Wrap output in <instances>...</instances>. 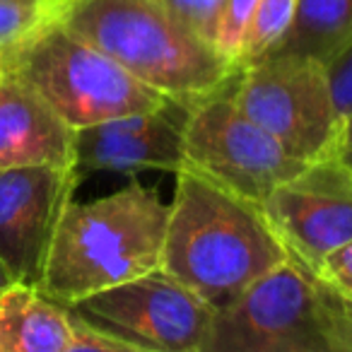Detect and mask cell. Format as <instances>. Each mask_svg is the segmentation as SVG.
Segmentation results:
<instances>
[{
  "label": "cell",
  "mask_w": 352,
  "mask_h": 352,
  "mask_svg": "<svg viewBox=\"0 0 352 352\" xmlns=\"http://www.w3.org/2000/svg\"><path fill=\"white\" fill-rule=\"evenodd\" d=\"M70 309L133 352H208L215 326V309L164 268L89 294Z\"/></svg>",
  "instance_id": "obj_7"
},
{
  "label": "cell",
  "mask_w": 352,
  "mask_h": 352,
  "mask_svg": "<svg viewBox=\"0 0 352 352\" xmlns=\"http://www.w3.org/2000/svg\"><path fill=\"white\" fill-rule=\"evenodd\" d=\"M258 6V0H225L222 8L220 25H217L215 46L236 65L241 51V41H244L246 27H249L254 10Z\"/></svg>",
  "instance_id": "obj_18"
},
{
  "label": "cell",
  "mask_w": 352,
  "mask_h": 352,
  "mask_svg": "<svg viewBox=\"0 0 352 352\" xmlns=\"http://www.w3.org/2000/svg\"><path fill=\"white\" fill-rule=\"evenodd\" d=\"M318 268L352 299V241L338 246L328 256L318 261Z\"/></svg>",
  "instance_id": "obj_20"
},
{
  "label": "cell",
  "mask_w": 352,
  "mask_h": 352,
  "mask_svg": "<svg viewBox=\"0 0 352 352\" xmlns=\"http://www.w3.org/2000/svg\"><path fill=\"white\" fill-rule=\"evenodd\" d=\"M73 311L36 285L0 292V352H73Z\"/></svg>",
  "instance_id": "obj_13"
},
{
  "label": "cell",
  "mask_w": 352,
  "mask_h": 352,
  "mask_svg": "<svg viewBox=\"0 0 352 352\" xmlns=\"http://www.w3.org/2000/svg\"><path fill=\"white\" fill-rule=\"evenodd\" d=\"M12 283H17V280L12 278L10 268H8V265L3 263V261H0V292H3V289H6V287H10Z\"/></svg>",
  "instance_id": "obj_22"
},
{
  "label": "cell",
  "mask_w": 352,
  "mask_h": 352,
  "mask_svg": "<svg viewBox=\"0 0 352 352\" xmlns=\"http://www.w3.org/2000/svg\"><path fill=\"white\" fill-rule=\"evenodd\" d=\"M328 65V75H331L333 85V97H336V107L340 118L352 111V44L345 51L336 56Z\"/></svg>",
  "instance_id": "obj_19"
},
{
  "label": "cell",
  "mask_w": 352,
  "mask_h": 352,
  "mask_svg": "<svg viewBox=\"0 0 352 352\" xmlns=\"http://www.w3.org/2000/svg\"><path fill=\"white\" fill-rule=\"evenodd\" d=\"M157 3L164 6L182 25L215 46L225 0H157Z\"/></svg>",
  "instance_id": "obj_17"
},
{
  "label": "cell",
  "mask_w": 352,
  "mask_h": 352,
  "mask_svg": "<svg viewBox=\"0 0 352 352\" xmlns=\"http://www.w3.org/2000/svg\"><path fill=\"white\" fill-rule=\"evenodd\" d=\"M169 109L85 126L75 131V166L97 169H162L184 166V121H174Z\"/></svg>",
  "instance_id": "obj_11"
},
{
  "label": "cell",
  "mask_w": 352,
  "mask_h": 352,
  "mask_svg": "<svg viewBox=\"0 0 352 352\" xmlns=\"http://www.w3.org/2000/svg\"><path fill=\"white\" fill-rule=\"evenodd\" d=\"M3 63L32 85L75 131L109 118L174 107L58 17Z\"/></svg>",
  "instance_id": "obj_5"
},
{
  "label": "cell",
  "mask_w": 352,
  "mask_h": 352,
  "mask_svg": "<svg viewBox=\"0 0 352 352\" xmlns=\"http://www.w3.org/2000/svg\"><path fill=\"white\" fill-rule=\"evenodd\" d=\"M263 208L285 244L318 263L352 241V169L336 147L285 179Z\"/></svg>",
  "instance_id": "obj_10"
},
{
  "label": "cell",
  "mask_w": 352,
  "mask_h": 352,
  "mask_svg": "<svg viewBox=\"0 0 352 352\" xmlns=\"http://www.w3.org/2000/svg\"><path fill=\"white\" fill-rule=\"evenodd\" d=\"M169 203L138 179L109 196L70 203L60 217L39 287L75 302L162 268Z\"/></svg>",
  "instance_id": "obj_3"
},
{
  "label": "cell",
  "mask_w": 352,
  "mask_h": 352,
  "mask_svg": "<svg viewBox=\"0 0 352 352\" xmlns=\"http://www.w3.org/2000/svg\"><path fill=\"white\" fill-rule=\"evenodd\" d=\"M230 92L241 111L299 162H311L338 147L342 118L321 58L270 54L236 70Z\"/></svg>",
  "instance_id": "obj_6"
},
{
  "label": "cell",
  "mask_w": 352,
  "mask_h": 352,
  "mask_svg": "<svg viewBox=\"0 0 352 352\" xmlns=\"http://www.w3.org/2000/svg\"><path fill=\"white\" fill-rule=\"evenodd\" d=\"M75 164V128L6 63H0V169Z\"/></svg>",
  "instance_id": "obj_12"
},
{
  "label": "cell",
  "mask_w": 352,
  "mask_h": 352,
  "mask_svg": "<svg viewBox=\"0 0 352 352\" xmlns=\"http://www.w3.org/2000/svg\"><path fill=\"white\" fill-rule=\"evenodd\" d=\"M58 20L174 107H196L239 70L157 0H65Z\"/></svg>",
  "instance_id": "obj_2"
},
{
  "label": "cell",
  "mask_w": 352,
  "mask_h": 352,
  "mask_svg": "<svg viewBox=\"0 0 352 352\" xmlns=\"http://www.w3.org/2000/svg\"><path fill=\"white\" fill-rule=\"evenodd\" d=\"M80 179L82 171L75 164L0 169V261L17 283L41 285L60 217Z\"/></svg>",
  "instance_id": "obj_9"
},
{
  "label": "cell",
  "mask_w": 352,
  "mask_h": 352,
  "mask_svg": "<svg viewBox=\"0 0 352 352\" xmlns=\"http://www.w3.org/2000/svg\"><path fill=\"white\" fill-rule=\"evenodd\" d=\"M338 152L345 160V164L352 169V111L345 116L342 121V131H340V140H338Z\"/></svg>",
  "instance_id": "obj_21"
},
{
  "label": "cell",
  "mask_w": 352,
  "mask_h": 352,
  "mask_svg": "<svg viewBox=\"0 0 352 352\" xmlns=\"http://www.w3.org/2000/svg\"><path fill=\"white\" fill-rule=\"evenodd\" d=\"M289 256L263 203L182 166L169 203L162 268L215 311L230 307Z\"/></svg>",
  "instance_id": "obj_1"
},
{
  "label": "cell",
  "mask_w": 352,
  "mask_h": 352,
  "mask_svg": "<svg viewBox=\"0 0 352 352\" xmlns=\"http://www.w3.org/2000/svg\"><path fill=\"white\" fill-rule=\"evenodd\" d=\"M230 87L227 85L188 109L184 121V166L210 176L249 201L265 203L307 162L292 157L278 138L246 116L232 99Z\"/></svg>",
  "instance_id": "obj_8"
},
{
  "label": "cell",
  "mask_w": 352,
  "mask_h": 352,
  "mask_svg": "<svg viewBox=\"0 0 352 352\" xmlns=\"http://www.w3.org/2000/svg\"><path fill=\"white\" fill-rule=\"evenodd\" d=\"M65 0H0V63L60 15Z\"/></svg>",
  "instance_id": "obj_16"
},
{
  "label": "cell",
  "mask_w": 352,
  "mask_h": 352,
  "mask_svg": "<svg viewBox=\"0 0 352 352\" xmlns=\"http://www.w3.org/2000/svg\"><path fill=\"white\" fill-rule=\"evenodd\" d=\"M208 352H352V299L294 254L215 311Z\"/></svg>",
  "instance_id": "obj_4"
},
{
  "label": "cell",
  "mask_w": 352,
  "mask_h": 352,
  "mask_svg": "<svg viewBox=\"0 0 352 352\" xmlns=\"http://www.w3.org/2000/svg\"><path fill=\"white\" fill-rule=\"evenodd\" d=\"M297 6L299 0H258L241 41L236 68H246L265 58L285 39L297 15Z\"/></svg>",
  "instance_id": "obj_15"
},
{
  "label": "cell",
  "mask_w": 352,
  "mask_h": 352,
  "mask_svg": "<svg viewBox=\"0 0 352 352\" xmlns=\"http://www.w3.org/2000/svg\"><path fill=\"white\" fill-rule=\"evenodd\" d=\"M350 44L352 0H299L292 27L270 54H307L331 63Z\"/></svg>",
  "instance_id": "obj_14"
}]
</instances>
